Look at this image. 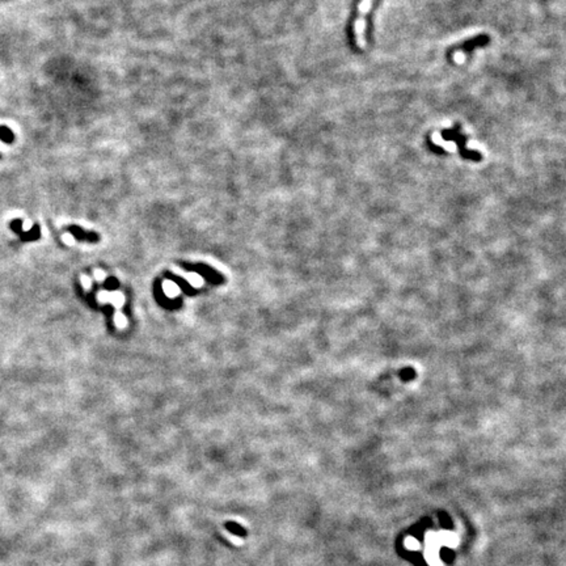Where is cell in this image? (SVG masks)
<instances>
[{
  "label": "cell",
  "mask_w": 566,
  "mask_h": 566,
  "mask_svg": "<svg viewBox=\"0 0 566 566\" xmlns=\"http://www.w3.org/2000/svg\"><path fill=\"white\" fill-rule=\"evenodd\" d=\"M372 7V0H362L359 4L358 17L354 24V37H355L356 46L359 49L366 47V38H364V28H366V16Z\"/></svg>",
  "instance_id": "6da1fadb"
},
{
  "label": "cell",
  "mask_w": 566,
  "mask_h": 566,
  "mask_svg": "<svg viewBox=\"0 0 566 566\" xmlns=\"http://www.w3.org/2000/svg\"><path fill=\"white\" fill-rule=\"evenodd\" d=\"M9 227H11L12 231H13L15 234L19 235L20 239H21L23 241L35 240V239H39V236H41L38 224H35V226L33 227V228H32L29 232H24L23 231V220H21V219H15V220H13V222L9 224Z\"/></svg>",
  "instance_id": "7a4b0ae2"
},
{
  "label": "cell",
  "mask_w": 566,
  "mask_h": 566,
  "mask_svg": "<svg viewBox=\"0 0 566 566\" xmlns=\"http://www.w3.org/2000/svg\"><path fill=\"white\" fill-rule=\"evenodd\" d=\"M67 231H69L72 236L76 237L77 240H88V241H95V243L99 240V235L95 234V232H84L80 227L71 226L67 228Z\"/></svg>",
  "instance_id": "3957f363"
},
{
  "label": "cell",
  "mask_w": 566,
  "mask_h": 566,
  "mask_svg": "<svg viewBox=\"0 0 566 566\" xmlns=\"http://www.w3.org/2000/svg\"><path fill=\"white\" fill-rule=\"evenodd\" d=\"M173 272H176V274H180L181 277H184L185 280L188 281L193 287H202L203 286V278L197 273H185L180 269H173Z\"/></svg>",
  "instance_id": "277c9868"
},
{
  "label": "cell",
  "mask_w": 566,
  "mask_h": 566,
  "mask_svg": "<svg viewBox=\"0 0 566 566\" xmlns=\"http://www.w3.org/2000/svg\"><path fill=\"white\" fill-rule=\"evenodd\" d=\"M163 290H164L165 295H167L168 298L172 299L178 296L181 292L180 287L177 286L175 282H172V281H164V282H163Z\"/></svg>",
  "instance_id": "5b68a950"
},
{
  "label": "cell",
  "mask_w": 566,
  "mask_h": 566,
  "mask_svg": "<svg viewBox=\"0 0 566 566\" xmlns=\"http://www.w3.org/2000/svg\"><path fill=\"white\" fill-rule=\"evenodd\" d=\"M0 141H3L4 143H12L15 141L13 131L8 129L7 126H0Z\"/></svg>",
  "instance_id": "8992f818"
},
{
  "label": "cell",
  "mask_w": 566,
  "mask_h": 566,
  "mask_svg": "<svg viewBox=\"0 0 566 566\" xmlns=\"http://www.w3.org/2000/svg\"><path fill=\"white\" fill-rule=\"evenodd\" d=\"M109 299H110L111 302H113V304H114L115 307H121L123 304V302H125V296H123L121 292H113V294L109 296Z\"/></svg>",
  "instance_id": "52a82bcc"
},
{
  "label": "cell",
  "mask_w": 566,
  "mask_h": 566,
  "mask_svg": "<svg viewBox=\"0 0 566 566\" xmlns=\"http://www.w3.org/2000/svg\"><path fill=\"white\" fill-rule=\"evenodd\" d=\"M114 322H115V325L118 326V328H125V326H127V318H125L122 314L115 315Z\"/></svg>",
  "instance_id": "ba28073f"
},
{
  "label": "cell",
  "mask_w": 566,
  "mask_h": 566,
  "mask_svg": "<svg viewBox=\"0 0 566 566\" xmlns=\"http://www.w3.org/2000/svg\"><path fill=\"white\" fill-rule=\"evenodd\" d=\"M464 59H465V53H463L461 50H459V51H456V53L454 54V61H455L456 63H463Z\"/></svg>",
  "instance_id": "9c48e42d"
},
{
  "label": "cell",
  "mask_w": 566,
  "mask_h": 566,
  "mask_svg": "<svg viewBox=\"0 0 566 566\" xmlns=\"http://www.w3.org/2000/svg\"><path fill=\"white\" fill-rule=\"evenodd\" d=\"M95 276H96V278H97V280H104V278H105V276H104L103 272H96Z\"/></svg>",
  "instance_id": "30bf717a"
}]
</instances>
